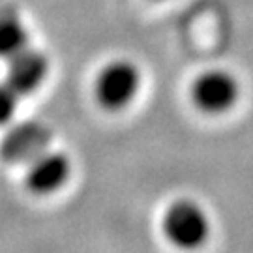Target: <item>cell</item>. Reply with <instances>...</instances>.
Wrapping results in <instances>:
<instances>
[{"label":"cell","mask_w":253,"mask_h":253,"mask_svg":"<svg viewBox=\"0 0 253 253\" xmlns=\"http://www.w3.org/2000/svg\"><path fill=\"white\" fill-rule=\"evenodd\" d=\"M165 238L174 248L184 252L199 250L210 236V219L205 208L191 199H178L171 203L162 219Z\"/></svg>","instance_id":"6da1fadb"},{"label":"cell","mask_w":253,"mask_h":253,"mask_svg":"<svg viewBox=\"0 0 253 253\" xmlns=\"http://www.w3.org/2000/svg\"><path fill=\"white\" fill-rule=\"evenodd\" d=\"M49 64L47 58L40 51L34 49H23L21 53L8 58V73H6V84L17 96L32 94L45 81Z\"/></svg>","instance_id":"5b68a950"},{"label":"cell","mask_w":253,"mask_h":253,"mask_svg":"<svg viewBox=\"0 0 253 253\" xmlns=\"http://www.w3.org/2000/svg\"><path fill=\"white\" fill-rule=\"evenodd\" d=\"M70 172L72 163L64 154L43 150L28 162L27 186L32 193L49 195L68 182Z\"/></svg>","instance_id":"277c9868"},{"label":"cell","mask_w":253,"mask_h":253,"mask_svg":"<svg viewBox=\"0 0 253 253\" xmlns=\"http://www.w3.org/2000/svg\"><path fill=\"white\" fill-rule=\"evenodd\" d=\"M51 133L38 122L19 124L2 141V154L9 162H30L49 145Z\"/></svg>","instance_id":"8992f818"},{"label":"cell","mask_w":253,"mask_h":253,"mask_svg":"<svg viewBox=\"0 0 253 253\" xmlns=\"http://www.w3.org/2000/svg\"><path fill=\"white\" fill-rule=\"evenodd\" d=\"M17 94L9 88L8 84H0V126L8 124L17 109Z\"/></svg>","instance_id":"ba28073f"},{"label":"cell","mask_w":253,"mask_h":253,"mask_svg":"<svg viewBox=\"0 0 253 253\" xmlns=\"http://www.w3.org/2000/svg\"><path fill=\"white\" fill-rule=\"evenodd\" d=\"M240 96V84L225 70H208L191 84V101L201 113L221 115L235 107Z\"/></svg>","instance_id":"3957f363"},{"label":"cell","mask_w":253,"mask_h":253,"mask_svg":"<svg viewBox=\"0 0 253 253\" xmlns=\"http://www.w3.org/2000/svg\"><path fill=\"white\" fill-rule=\"evenodd\" d=\"M28 47V32L13 6H0V58H11Z\"/></svg>","instance_id":"52a82bcc"},{"label":"cell","mask_w":253,"mask_h":253,"mask_svg":"<svg viewBox=\"0 0 253 253\" xmlns=\"http://www.w3.org/2000/svg\"><path fill=\"white\" fill-rule=\"evenodd\" d=\"M141 88V72L133 62L118 58L100 70L94 81L96 101L107 111L127 107Z\"/></svg>","instance_id":"7a4b0ae2"}]
</instances>
